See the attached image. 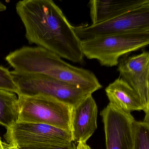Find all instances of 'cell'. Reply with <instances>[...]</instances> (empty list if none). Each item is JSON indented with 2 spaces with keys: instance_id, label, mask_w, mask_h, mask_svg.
<instances>
[{
  "instance_id": "obj_1",
  "label": "cell",
  "mask_w": 149,
  "mask_h": 149,
  "mask_svg": "<svg viewBox=\"0 0 149 149\" xmlns=\"http://www.w3.org/2000/svg\"><path fill=\"white\" fill-rule=\"evenodd\" d=\"M16 11L25 27V36L29 44L72 62L83 63L81 40L53 1H21L16 4Z\"/></svg>"
},
{
  "instance_id": "obj_2",
  "label": "cell",
  "mask_w": 149,
  "mask_h": 149,
  "mask_svg": "<svg viewBox=\"0 0 149 149\" xmlns=\"http://www.w3.org/2000/svg\"><path fill=\"white\" fill-rule=\"evenodd\" d=\"M5 59L15 71L45 76L95 91L102 88L90 70L73 66L40 47H23L9 53Z\"/></svg>"
},
{
  "instance_id": "obj_3",
  "label": "cell",
  "mask_w": 149,
  "mask_h": 149,
  "mask_svg": "<svg viewBox=\"0 0 149 149\" xmlns=\"http://www.w3.org/2000/svg\"><path fill=\"white\" fill-rule=\"evenodd\" d=\"M18 95L43 96L68 105H78L95 91L40 75L11 71Z\"/></svg>"
},
{
  "instance_id": "obj_4",
  "label": "cell",
  "mask_w": 149,
  "mask_h": 149,
  "mask_svg": "<svg viewBox=\"0 0 149 149\" xmlns=\"http://www.w3.org/2000/svg\"><path fill=\"white\" fill-rule=\"evenodd\" d=\"M149 44V32L108 35L81 41L84 56L107 67L117 66L121 57Z\"/></svg>"
},
{
  "instance_id": "obj_5",
  "label": "cell",
  "mask_w": 149,
  "mask_h": 149,
  "mask_svg": "<svg viewBox=\"0 0 149 149\" xmlns=\"http://www.w3.org/2000/svg\"><path fill=\"white\" fill-rule=\"evenodd\" d=\"M4 137L19 149H48L73 142L71 132L34 123H16L6 129Z\"/></svg>"
},
{
  "instance_id": "obj_6",
  "label": "cell",
  "mask_w": 149,
  "mask_h": 149,
  "mask_svg": "<svg viewBox=\"0 0 149 149\" xmlns=\"http://www.w3.org/2000/svg\"><path fill=\"white\" fill-rule=\"evenodd\" d=\"M17 123L44 124L71 132V107L43 96L18 95Z\"/></svg>"
},
{
  "instance_id": "obj_7",
  "label": "cell",
  "mask_w": 149,
  "mask_h": 149,
  "mask_svg": "<svg viewBox=\"0 0 149 149\" xmlns=\"http://www.w3.org/2000/svg\"><path fill=\"white\" fill-rule=\"evenodd\" d=\"M73 29L81 40L108 35L149 32V4L100 23L73 26Z\"/></svg>"
},
{
  "instance_id": "obj_8",
  "label": "cell",
  "mask_w": 149,
  "mask_h": 149,
  "mask_svg": "<svg viewBox=\"0 0 149 149\" xmlns=\"http://www.w3.org/2000/svg\"><path fill=\"white\" fill-rule=\"evenodd\" d=\"M120 78L138 95L145 113L144 120H149V53L146 51L120 58L118 64Z\"/></svg>"
},
{
  "instance_id": "obj_9",
  "label": "cell",
  "mask_w": 149,
  "mask_h": 149,
  "mask_svg": "<svg viewBox=\"0 0 149 149\" xmlns=\"http://www.w3.org/2000/svg\"><path fill=\"white\" fill-rule=\"evenodd\" d=\"M104 125L106 149H133V122L131 114L111 104L101 111Z\"/></svg>"
},
{
  "instance_id": "obj_10",
  "label": "cell",
  "mask_w": 149,
  "mask_h": 149,
  "mask_svg": "<svg viewBox=\"0 0 149 149\" xmlns=\"http://www.w3.org/2000/svg\"><path fill=\"white\" fill-rule=\"evenodd\" d=\"M97 107L92 95L71 111V132L75 143H86L97 129Z\"/></svg>"
},
{
  "instance_id": "obj_11",
  "label": "cell",
  "mask_w": 149,
  "mask_h": 149,
  "mask_svg": "<svg viewBox=\"0 0 149 149\" xmlns=\"http://www.w3.org/2000/svg\"><path fill=\"white\" fill-rule=\"evenodd\" d=\"M149 4V0L98 1L89 2L92 24H97Z\"/></svg>"
},
{
  "instance_id": "obj_12",
  "label": "cell",
  "mask_w": 149,
  "mask_h": 149,
  "mask_svg": "<svg viewBox=\"0 0 149 149\" xmlns=\"http://www.w3.org/2000/svg\"><path fill=\"white\" fill-rule=\"evenodd\" d=\"M109 103L118 109L131 114L133 111L144 110L136 92L122 78H117L105 89Z\"/></svg>"
},
{
  "instance_id": "obj_13",
  "label": "cell",
  "mask_w": 149,
  "mask_h": 149,
  "mask_svg": "<svg viewBox=\"0 0 149 149\" xmlns=\"http://www.w3.org/2000/svg\"><path fill=\"white\" fill-rule=\"evenodd\" d=\"M19 114V98L16 94L0 89V125L6 129L18 121Z\"/></svg>"
},
{
  "instance_id": "obj_14",
  "label": "cell",
  "mask_w": 149,
  "mask_h": 149,
  "mask_svg": "<svg viewBox=\"0 0 149 149\" xmlns=\"http://www.w3.org/2000/svg\"><path fill=\"white\" fill-rule=\"evenodd\" d=\"M133 149H149V122H133Z\"/></svg>"
},
{
  "instance_id": "obj_15",
  "label": "cell",
  "mask_w": 149,
  "mask_h": 149,
  "mask_svg": "<svg viewBox=\"0 0 149 149\" xmlns=\"http://www.w3.org/2000/svg\"><path fill=\"white\" fill-rule=\"evenodd\" d=\"M0 89L18 93V89L13 80L11 71L1 66H0Z\"/></svg>"
},
{
  "instance_id": "obj_16",
  "label": "cell",
  "mask_w": 149,
  "mask_h": 149,
  "mask_svg": "<svg viewBox=\"0 0 149 149\" xmlns=\"http://www.w3.org/2000/svg\"><path fill=\"white\" fill-rule=\"evenodd\" d=\"M48 149H77V146H76L75 143L74 142H72L68 144L63 145L60 146H56L54 148H50Z\"/></svg>"
},
{
  "instance_id": "obj_17",
  "label": "cell",
  "mask_w": 149,
  "mask_h": 149,
  "mask_svg": "<svg viewBox=\"0 0 149 149\" xmlns=\"http://www.w3.org/2000/svg\"><path fill=\"white\" fill-rule=\"evenodd\" d=\"M4 149H20L17 146L12 144H8L6 142H2Z\"/></svg>"
},
{
  "instance_id": "obj_18",
  "label": "cell",
  "mask_w": 149,
  "mask_h": 149,
  "mask_svg": "<svg viewBox=\"0 0 149 149\" xmlns=\"http://www.w3.org/2000/svg\"><path fill=\"white\" fill-rule=\"evenodd\" d=\"M77 149H91L86 143H79L77 146Z\"/></svg>"
},
{
  "instance_id": "obj_19",
  "label": "cell",
  "mask_w": 149,
  "mask_h": 149,
  "mask_svg": "<svg viewBox=\"0 0 149 149\" xmlns=\"http://www.w3.org/2000/svg\"><path fill=\"white\" fill-rule=\"evenodd\" d=\"M7 9V7L5 4L0 1V12H4Z\"/></svg>"
},
{
  "instance_id": "obj_20",
  "label": "cell",
  "mask_w": 149,
  "mask_h": 149,
  "mask_svg": "<svg viewBox=\"0 0 149 149\" xmlns=\"http://www.w3.org/2000/svg\"><path fill=\"white\" fill-rule=\"evenodd\" d=\"M2 141H1V138L0 137V149H4L3 144H2Z\"/></svg>"
}]
</instances>
